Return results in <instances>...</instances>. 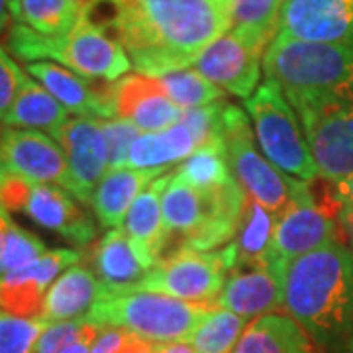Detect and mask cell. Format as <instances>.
Instances as JSON below:
<instances>
[{"label": "cell", "mask_w": 353, "mask_h": 353, "mask_svg": "<svg viewBox=\"0 0 353 353\" xmlns=\"http://www.w3.org/2000/svg\"><path fill=\"white\" fill-rule=\"evenodd\" d=\"M141 75L185 69L234 26V0H94L87 12Z\"/></svg>", "instance_id": "1"}, {"label": "cell", "mask_w": 353, "mask_h": 353, "mask_svg": "<svg viewBox=\"0 0 353 353\" xmlns=\"http://www.w3.org/2000/svg\"><path fill=\"white\" fill-rule=\"evenodd\" d=\"M285 310L324 350L353 353V250L336 240L294 259Z\"/></svg>", "instance_id": "2"}, {"label": "cell", "mask_w": 353, "mask_h": 353, "mask_svg": "<svg viewBox=\"0 0 353 353\" xmlns=\"http://www.w3.org/2000/svg\"><path fill=\"white\" fill-rule=\"evenodd\" d=\"M265 75L283 88L294 112L353 101V41H304L275 36Z\"/></svg>", "instance_id": "3"}, {"label": "cell", "mask_w": 353, "mask_h": 353, "mask_svg": "<svg viewBox=\"0 0 353 353\" xmlns=\"http://www.w3.org/2000/svg\"><path fill=\"white\" fill-rule=\"evenodd\" d=\"M250 194L232 183L199 189L173 171L163 192V218L175 250H218L236 236ZM173 250V252H175ZM171 253V252H169Z\"/></svg>", "instance_id": "4"}, {"label": "cell", "mask_w": 353, "mask_h": 353, "mask_svg": "<svg viewBox=\"0 0 353 353\" xmlns=\"http://www.w3.org/2000/svg\"><path fill=\"white\" fill-rule=\"evenodd\" d=\"M6 43L22 61H57V65L90 81L114 83L132 69V61L120 41L87 16H81L75 28L63 36H43L16 22Z\"/></svg>", "instance_id": "5"}, {"label": "cell", "mask_w": 353, "mask_h": 353, "mask_svg": "<svg viewBox=\"0 0 353 353\" xmlns=\"http://www.w3.org/2000/svg\"><path fill=\"white\" fill-rule=\"evenodd\" d=\"M212 308L214 304L187 303L161 292L124 290L104 294L85 320L128 330L153 343L190 341Z\"/></svg>", "instance_id": "6"}, {"label": "cell", "mask_w": 353, "mask_h": 353, "mask_svg": "<svg viewBox=\"0 0 353 353\" xmlns=\"http://www.w3.org/2000/svg\"><path fill=\"white\" fill-rule=\"evenodd\" d=\"M224 124V153L232 175L253 201L263 204L279 220L294 202L310 192L312 185L281 173L257 150L245 114L234 104H226Z\"/></svg>", "instance_id": "7"}, {"label": "cell", "mask_w": 353, "mask_h": 353, "mask_svg": "<svg viewBox=\"0 0 353 353\" xmlns=\"http://www.w3.org/2000/svg\"><path fill=\"white\" fill-rule=\"evenodd\" d=\"M245 108L261 153L281 173L308 183L320 176L296 112L277 81L267 77L245 101Z\"/></svg>", "instance_id": "8"}, {"label": "cell", "mask_w": 353, "mask_h": 353, "mask_svg": "<svg viewBox=\"0 0 353 353\" xmlns=\"http://www.w3.org/2000/svg\"><path fill=\"white\" fill-rule=\"evenodd\" d=\"M236 267V248L175 250L163 255L134 290H150L196 304H214L228 275Z\"/></svg>", "instance_id": "9"}, {"label": "cell", "mask_w": 353, "mask_h": 353, "mask_svg": "<svg viewBox=\"0 0 353 353\" xmlns=\"http://www.w3.org/2000/svg\"><path fill=\"white\" fill-rule=\"evenodd\" d=\"M338 202H316L314 190L294 202L285 214L279 218L275 236L271 243V252L267 259V267H273L287 275L289 265L314 252L338 238V218L340 206Z\"/></svg>", "instance_id": "10"}, {"label": "cell", "mask_w": 353, "mask_h": 353, "mask_svg": "<svg viewBox=\"0 0 353 353\" xmlns=\"http://www.w3.org/2000/svg\"><path fill=\"white\" fill-rule=\"evenodd\" d=\"M318 175L340 183L353 175V101L299 110Z\"/></svg>", "instance_id": "11"}, {"label": "cell", "mask_w": 353, "mask_h": 353, "mask_svg": "<svg viewBox=\"0 0 353 353\" xmlns=\"http://www.w3.org/2000/svg\"><path fill=\"white\" fill-rule=\"evenodd\" d=\"M263 57V48L230 30L202 51L190 67L216 87L248 101L257 90Z\"/></svg>", "instance_id": "12"}, {"label": "cell", "mask_w": 353, "mask_h": 353, "mask_svg": "<svg viewBox=\"0 0 353 353\" xmlns=\"http://www.w3.org/2000/svg\"><path fill=\"white\" fill-rule=\"evenodd\" d=\"M51 138L65 152L69 169V192L83 204H90L92 194L108 171V148L97 118H69Z\"/></svg>", "instance_id": "13"}, {"label": "cell", "mask_w": 353, "mask_h": 353, "mask_svg": "<svg viewBox=\"0 0 353 353\" xmlns=\"http://www.w3.org/2000/svg\"><path fill=\"white\" fill-rule=\"evenodd\" d=\"M0 169L69 192V169L61 145L39 130H0Z\"/></svg>", "instance_id": "14"}, {"label": "cell", "mask_w": 353, "mask_h": 353, "mask_svg": "<svg viewBox=\"0 0 353 353\" xmlns=\"http://www.w3.org/2000/svg\"><path fill=\"white\" fill-rule=\"evenodd\" d=\"M114 118L126 120L139 132H161L181 122L183 108L169 99L157 77L128 73L108 87Z\"/></svg>", "instance_id": "15"}, {"label": "cell", "mask_w": 353, "mask_h": 353, "mask_svg": "<svg viewBox=\"0 0 353 353\" xmlns=\"http://www.w3.org/2000/svg\"><path fill=\"white\" fill-rule=\"evenodd\" d=\"M81 261L77 250H51L38 261L0 275V310L20 318H41L50 287Z\"/></svg>", "instance_id": "16"}, {"label": "cell", "mask_w": 353, "mask_h": 353, "mask_svg": "<svg viewBox=\"0 0 353 353\" xmlns=\"http://www.w3.org/2000/svg\"><path fill=\"white\" fill-rule=\"evenodd\" d=\"M277 36L304 41H353V0H285Z\"/></svg>", "instance_id": "17"}, {"label": "cell", "mask_w": 353, "mask_h": 353, "mask_svg": "<svg viewBox=\"0 0 353 353\" xmlns=\"http://www.w3.org/2000/svg\"><path fill=\"white\" fill-rule=\"evenodd\" d=\"M214 306L226 308L248 322L285 308V273L273 267L234 269Z\"/></svg>", "instance_id": "18"}, {"label": "cell", "mask_w": 353, "mask_h": 353, "mask_svg": "<svg viewBox=\"0 0 353 353\" xmlns=\"http://www.w3.org/2000/svg\"><path fill=\"white\" fill-rule=\"evenodd\" d=\"M26 73L36 79L48 92H51L53 99L61 102L67 112L77 114L79 118H114L108 97L110 83L97 85V81L77 75L63 65L53 61L26 63Z\"/></svg>", "instance_id": "19"}, {"label": "cell", "mask_w": 353, "mask_h": 353, "mask_svg": "<svg viewBox=\"0 0 353 353\" xmlns=\"http://www.w3.org/2000/svg\"><path fill=\"white\" fill-rule=\"evenodd\" d=\"M24 214L38 226L51 230L77 245H85L97 236L92 218L73 201L71 192L57 185L34 183L26 201Z\"/></svg>", "instance_id": "20"}, {"label": "cell", "mask_w": 353, "mask_h": 353, "mask_svg": "<svg viewBox=\"0 0 353 353\" xmlns=\"http://www.w3.org/2000/svg\"><path fill=\"white\" fill-rule=\"evenodd\" d=\"M155 259L122 228H112L99 241L94 252V273L110 292L134 290L153 267Z\"/></svg>", "instance_id": "21"}, {"label": "cell", "mask_w": 353, "mask_h": 353, "mask_svg": "<svg viewBox=\"0 0 353 353\" xmlns=\"http://www.w3.org/2000/svg\"><path fill=\"white\" fill-rule=\"evenodd\" d=\"M173 167L167 169H134V167H120L108 169L102 176L99 187L92 194L90 206L104 228H120L128 210L136 202L139 194L152 185L155 179L165 175Z\"/></svg>", "instance_id": "22"}, {"label": "cell", "mask_w": 353, "mask_h": 353, "mask_svg": "<svg viewBox=\"0 0 353 353\" xmlns=\"http://www.w3.org/2000/svg\"><path fill=\"white\" fill-rule=\"evenodd\" d=\"M106 294V289L92 269L73 265L59 275L46 294L41 318L46 322L85 320L92 306Z\"/></svg>", "instance_id": "23"}, {"label": "cell", "mask_w": 353, "mask_h": 353, "mask_svg": "<svg viewBox=\"0 0 353 353\" xmlns=\"http://www.w3.org/2000/svg\"><path fill=\"white\" fill-rule=\"evenodd\" d=\"M173 171L175 169L155 179L152 185L139 194L120 226L132 240L138 241L155 261H159L163 255H167V250L171 245L169 232L165 228L163 192L171 181Z\"/></svg>", "instance_id": "24"}, {"label": "cell", "mask_w": 353, "mask_h": 353, "mask_svg": "<svg viewBox=\"0 0 353 353\" xmlns=\"http://www.w3.org/2000/svg\"><path fill=\"white\" fill-rule=\"evenodd\" d=\"M232 353H312V345L294 318L273 312L248 324Z\"/></svg>", "instance_id": "25"}, {"label": "cell", "mask_w": 353, "mask_h": 353, "mask_svg": "<svg viewBox=\"0 0 353 353\" xmlns=\"http://www.w3.org/2000/svg\"><path fill=\"white\" fill-rule=\"evenodd\" d=\"M196 148L192 132L181 122L161 132H141L130 148L126 167L167 169L176 161H185Z\"/></svg>", "instance_id": "26"}, {"label": "cell", "mask_w": 353, "mask_h": 353, "mask_svg": "<svg viewBox=\"0 0 353 353\" xmlns=\"http://www.w3.org/2000/svg\"><path fill=\"white\" fill-rule=\"evenodd\" d=\"M67 120L69 112L63 104L53 99L51 92L41 87L36 79L28 75L2 124L22 130H46L51 136Z\"/></svg>", "instance_id": "27"}, {"label": "cell", "mask_w": 353, "mask_h": 353, "mask_svg": "<svg viewBox=\"0 0 353 353\" xmlns=\"http://www.w3.org/2000/svg\"><path fill=\"white\" fill-rule=\"evenodd\" d=\"M277 222V216L269 212L263 204L253 201L252 196L248 199L240 226H238V232L232 241L236 248V267L234 269L267 267Z\"/></svg>", "instance_id": "28"}, {"label": "cell", "mask_w": 353, "mask_h": 353, "mask_svg": "<svg viewBox=\"0 0 353 353\" xmlns=\"http://www.w3.org/2000/svg\"><path fill=\"white\" fill-rule=\"evenodd\" d=\"M10 14L18 24L43 36H63L83 16L69 0H10Z\"/></svg>", "instance_id": "29"}, {"label": "cell", "mask_w": 353, "mask_h": 353, "mask_svg": "<svg viewBox=\"0 0 353 353\" xmlns=\"http://www.w3.org/2000/svg\"><path fill=\"white\" fill-rule=\"evenodd\" d=\"M283 2L285 0H234L232 30L267 51L277 36Z\"/></svg>", "instance_id": "30"}, {"label": "cell", "mask_w": 353, "mask_h": 353, "mask_svg": "<svg viewBox=\"0 0 353 353\" xmlns=\"http://www.w3.org/2000/svg\"><path fill=\"white\" fill-rule=\"evenodd\" d=\"M245 328V318L214 306L192 334L189 343L196 353H232Z\"/></svg>", "instance_id": "31"}, {"label": "cell", "mask_w": 353, "mask_h": 353, "mask_svg": "<svg viewBox=\"0 0 353 353\" xmlns=\"http://www.w3.org/2000/svg\"><path fill=\"white\" fill-rule=\"evenodd\" d=\"M175 171L199 189H214L234 181V175L228 167L224 145L220 143L196 148Z\"/></svg>", "instance_id": "32"}, {"label": "cell", "mask_w": 353, "mask_h": 353, "mask_svg": "<svg viewBox=\"0 0 353 353\" xmlns=\"http://www.w3.org/2000/svg\"><path fill=\"white\" fill-rule=\"evenodd\" d=\"M157 79L161 81L169 99L183 110L208 106L222 99V88L216 87L192 67L175 69Z\"/></svg>", "instance_id": "33"}, {"label": "cell", "mask_w": 353, "mask_h": 353, "mask_svg": "<svg viewBox=\"0 0 353 353\" xmlns=\"http://www.w3.org/2000/svg\"><path fill=\"white\" fill-rule=\"evenodd\" d=\"M48 324L43 318H20L0 310V353H36Z\"/></svg>", "instance_id": "34"}, {"label": "cell", "mask_w": 353, "mask_h": 353, "mask_svg": "<svg viewBox=\"0 0 353 353\" xmlns=\"http://www.w3.org/2000/svg\"><path fill=\"white\" fill-rule=\"evenodd\" d=\"M46 252H48L46 243L39 240L38 236L10 222L4 236V245H2V269L4 273L18 271L22 267L38 261Z\"/></svg>", "instance_id": "35"}, {"label": "cell", "mask_w": 353, "mask_h": 353, "mask_svg": "<svg viewBox=\"0 0 353 353\" xmlns=\"http://www.w3.org/2000/svg\"><path fill=\"white\" fill-rule=\"evenodd\" d=\"M228 102H212L201 108H189L183 110L181 124L189 128L196 139V145H208V143H220L224 145V112Z\"/></svg>", "instance_id": "36"}, {"label": "cell", "mask_w": 353, "mask_h": 353, "mask_svg": "<svg viewBox=\"0 0 353 353\" xmlns=\"http://www.w3.org/2000/svg\"><path fill=\"white\" fill-rule=\"evenodd\" d=\"M97 120H99V126H101L102 136L106 139V148H108V169L126 167L130 148L141 132L134 124L120 120V118H110V120L97 118Z\"/></svg>", "instance_id": "37"}, {"label": "cell", "mask_w": 353, "mask_h": 353, "mask_svg": "<svg viewBox=\"0 0 353 353\" xmlns=\"http://www.w3.org/2000/svg\"><path fill=\"white\" fill-rule=\"evenodd\" d=\"M97 324L87 320H69V322H51L41 332L36 353H59L65 345L73 343L79 338H83Z\"/></svg>", "instance_id": "38"}, {"label": "cell", "mask_w": 353, "mask_h": 353, "mask_svg": "<svg viewBox=\"0 0 353 353\" xmlns=\"http://www.w3.org/2000/svg\"><path fill=\"white\" fill-rule=\"evenodd\" d=\"M155 343L114 326H102L90 353H153Z\"/></svg>", "instance_id": "39"}, {"label": "cell", "mask_w": 353, "mask_h": 353, "mask_svg": "<svg viewBox=\"0 0 353 353\" xmlns=\"http://www.w3.org/2000/svg\"><path fill=\"white\" fill-rule=\"evenodd\" d=\"M26 77L28 73L18 67V63L6 53V50L0 48V122L6 118L20 88L24 85Z\"/></svg>", "instance_id": "40"}, {"label": "cell", "mask_w": 353, "mask_h": 353, "mask_svg": "<svg viewBox=\"0 0 353 353\" xmlns=\"http://www.w3.org/2000/svg\"><path fill=\"white\" fill-rule=\"evenodd\" d=\"M101 328L102 326H94V328L90 330L88 334H85L83 338H79V340H75L73 343H69V345H65L63 350L59 353H90V350H92V343H94V340L99 338V334H101Z\"/></svg>", "instance_id": "41"}, {"label": "cell", "mask_w": 353, "mask_h": 353, "mask_svg": "<svg viewBox=\"0 0 353 353\" xmlns=\"http://www.w3.org/2000/svg\"><path fill=\"white\" fill-rule=\"evenodd\" d=\"M332 196L338 204H353V175L340 183H332Z\"/></svg>", "instance_id": "42"}, {"label": "cell", "mask_w": 353, "mask_h": 353, "mask_svg": "<svg viewBox=\"0 0 353 353\" xmlns=\"http://www.w3.org/2000/svg\"><path fill=\"white\" fill-rule=\"evenodd\" d=\"M338 224L353 250V204H341L340 212H338Z\"/></svg>", "instance_id": "43"}, {"label": "cell", "mask_w": 353, "mask_h": 353, "mask_svg": "<svg viewBox=\"0 0 353 353\" xmlns=\"http://www.w3.org/2000/svg\"><path fill=\"white\" fill-rule=\"evenodd\" d=\"M153 353H196L189 341H165L155 343Z\"/></svg>", "instance_id": "44"}, {"label": "cell", "mask_w": 353, "mask_h": 353, "mask_svg": "<svg viewBox=\"0 0 353 353\" xmlns=\"http://www.w3.org/2000/svg\"><path fill=\"white\" fill-rule=\"evenodd\" d=\"M10 222H12L10 216L0 210V275L4 273V269H2V245H4V236H6V230L10 226Z\"/></svg>", "instance_id": "45"}, {"label": "cell", "mask_w": 353, "mask_h": 353, "mask_svg": "<svg viewBox=\"0 0 353 353\" xmlns=\"http://www.w3.org/2000/svg\"><path fill=\"white\" fill-rule=\"evenodd\" d=\"M10 0H0V32L10 22Z\"/></svg>", "instance_id": "46"}, {"label": "cell", "mask_w": 353, "mask_h": 353, "mask_svg": "<svg viewBox=\"0 0 353 353\" xmlns=\"http://www.w3.org/2000/svg\"><path fill=\"white\" fill-rule=\"evenodd\" d=\"M69 2H71V4L75 6L79 12L85 14L88 10V8H90V4H92L94 0H69Z\"/></svg>", "instance_id": "47"}]
</instances>
